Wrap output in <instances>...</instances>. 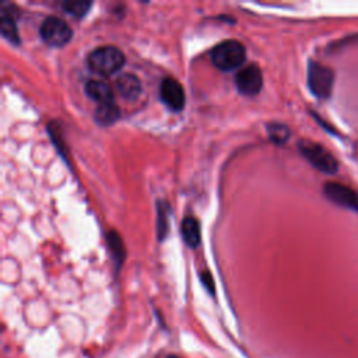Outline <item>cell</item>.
Segmentation results:
<instances>
[{
	"label": "cell",
	"instance_id": "2e32d148",
	"mask_svg": "<svg viewBox=\"0 0 358 358\" xmlns=\"http://www.w3.org/2000/svg\"><path fill=\"white\" fill-rule=\"evenodd\" d=\"M267 133H269V137L277 143V145H283V143H285L289 140L290 137V129L283 125V123H269L267 125Z\"/></svg>",
	"mask_w": 358,
	"mask_h": 358
},
{
	"label": "cell",
	"instance_id": "5bb4252c",
	"mask_svg": "<svg viewBox=\"0 0 358 358\" xmlns=\"http://www.w3.org/2000/svg\"><path fill=\"white\" fill-rule=\"evenodd\" d=\"M106 241H108V246H110L111 252H112L114 261H115L117 266L119 267L121 263L125 261V255H126L123 241L121 239V237L115 231H110L108 234H106Z\"/></svg>",
	"mask_w": 358,
	"mask_h": 358
},
{
	"label": "cell",
	"instance_id": "8fae6325",
	"mask_svg": "<svg viewBox=\"0 0 358 358\" xmlns=\"http://www.w3.org/2000/svg\"><path fill=\"white\" fill-rule=\"evenodd\" d=\"M119 117H121V111L115 102L99 104L98 108L95 110V115H94L97 123L102 125V126L114 125L119 119Z\"/></svg>",
	"mask_w": 358,
	"mask_h": 358
},
{
	"label": "cell",
	"instance_id": "4fadbf2b",
	"mask_svg": "<svg viewBox=\"0 0 358 358\" xmlns=\"http://www.w3.org/2000/svg\"><path fill=\"white\" fill-rule=\"evenodd\" d=\"M182 237L191 248H198L200 243V226L193 216H188L182 222Z\"/></svg>",
	"mask_w": 358,
	"mask_h": 358
},
{
	"label": "cell",
	"instance_id": "277c9868",
	"mask_svg": "<svg viewBox=\"0 0 358 358\" xmlns=\"http://www.w3.org/2000/svg\"><path fill=\"white\" fill-rule=\"evenodd\" d=\"M333 84H335L333 70L318 62L311 60L308 64V86L311 93L320 99H326L332 94Z\"/></svg>",
	"mask_w": 358,
	"mask_h": 358
},
{
	"label": "cell",
	"instance_id": "8992f818",
	"mask_svg": "<svg viewBox=\"0 0 358 358\" xmlns=\"http://www.w3.org/2000/svg\"><path fill=\"white\" fill-rule=\"evenodd\" d=\"M237 88L243 95H256L263 86L262 70L256 64H249L241 69L235 77Z\"/></svg>",
	"mask_w": 358,
	"mask_h": 358
},
{
	"label": "cell",
	"instance_id": "7c38bea8",
	"mask_svg": "<svg viewBox=\"0 0 358 358\" xmlns=\"http://www.w3.org/2000/svg\"><path fill=\"white\" fill-rule=\"evenodd\" d=\"M0 29H2L3 37L13 43V44H20V37H19V29L16 24L14 14L12 10H8L6 8L2 9V17H0Z\"/></svg>",
	"mask_w": 358,
	"mask_h": 358
},
{
	"label": "cell",
	"instance_id": "3957f363",
	"mask_svg": "<svg viewBox=\"0 0 358 358\" xmlns=\"http://www.w3.org/2000/svg\"><path fill=\"white\" fill-rule=\"evenodd\" d=\"M298 149L304 158L313 165L316 169L325 172V174H336L339 169L337 160L318 143H313L311 140H301L298 143Z\"/></svg>",
	"mask_w": 358,
	"mask_h": 358
},
{
	"label": "cell",
	"instance_id": "9c48e42d",
	"mask_svg": "<svg viewBox=\"0 0 358 358\" xmlns=\"http://www.w3.org/2000/svg\"><path fill=\"white\" fill-rule=\"evenodd\" d=\"M86 93L90 98L99 104L114 102V93L108 83L102 80H90L86 84Z\"/></svg>",
	"mask_w": 358,
	"mask_h": 358
},
{
	"label": "cell",
	"instance_id": "7a4b0ae2",
	"mask_svg": "<svg viewBox=\"0 0 358 358\" xmlns=\"http://www.w3.org/2000/svg\"><path fill=\"white\" fill-rule=\"evenodd\" d=\"M246 58L245 47L234 40H227L220 43L211 51V62L220 70H234L239 67Z\"/></svg>",
	"mask_w": 358,
	"mask_h": 358
},
{
	"label": "cell",
	"instance_id": "ba28073f",
	"mask_svg": "<svg viewBox=\"0 0 358 358\" xmlns=\"http://www.w3.org/2000/svg\"><path fill=\"white\" fill-rule=\"evenodd\" d=\"M160 97L163 102L172 111H182L185 106V91L176 80L167 77L160 86Z\"/></svg>",
	"mask_w": 358,
	"mask_h": 358
},
{
	"label": "cell",
	"instance_id": "e0dca14e",
	"mask_svg": "<svg viewBox=\"0 0 358 358\" xmlns=\"http://www.w3.org/2000/svg\"><path fill=\"white\" fill-rule=\"evenodd\" d=\"M168 208L169 206L160 200L157 203V210H158V220H157V231H158V238L164 239L167 231H168Z\"/></svg>",
	"mask_w": 358,
	"mask_h": 358
},
{
	"label": "cell",
	"instance_id": "5b68a950",
	"mask_svg": "<svg viewBox=\"0 0 358 358\" xmlns=\"http://www.w3.org/2000/svg\"><path fill=\"white\" fill-rule=\"evenodd\" d=\"M41 38L51 47H63L71 40V28L58 17H48L40 28Z\"/></svg>",
	"mask_w": 358,
	"mask_h": 358
},
{
	"label": "cell",
	"instance_id": "52a82bcc",
	"mask_svg": "<svg viewBox=\"0 0 358 358\" xmlns=\"http://www.w3.org/2000/svg\"><path fill=\"white\" fill-rule=\"evenodd\" d=\"M324 192L335 204L358 213V192L354 189L337 182H328L324 187Z\"/></svg>",
	"mask_w": 358,
	"mask_h": 358
},
{
	"label": "cell",
	"instance_id": "ac0fdd59",
	"mask_svg": "<svg viewBox=\"0 0 358 358\" xmlns=\"http://www.w3.org/2000/svg\"><path fill=\"white\" fill-rule=\"evenodd\" d=\"M200 277H202V283L204 284V287L208 290V293H214V283H213V277L210 276V273L208 272H203L202 274H200Z\"/></svg>",
	"mask_w": 358,
	"mask_h": 358
},
{
	"label": "cell",
	"instance_id": "9a60e30c",
	"mask_svg": "<svg viewBox=\"0 0 358 358\" xmlns=\"http://www.w3.org/2000/svg\"><path fill=\"white\" fill-rule=\"evenodd\" d=\"M91 5H93L91 2H86V0H75V2H64L62 8L67 14L79 19L87 14Z\"/></svg>",
	"mask_w": 358,
	"mask_h": 358
},
{
	"label": "cell",
	"instance_id": "d6986e66",
	"mask_svg": "<svg viewBox=\"0 0 358 358\" xmlns=\"http://www.w3.org/2000/svg\"><path fill=\"white\" fill-rule=\"evenodd\" d=\"M167 358H181V357H178V355H168Z\"/></svg>",
	"mask_w": 358,
	"mask_h": 358
},
{
	"label": "cell",
	"instance_id": "6da1fadb",
	"mask_svg": "<svg viewBox=\"0 0 358 358\" xmlns=\"http://www.w3.org/2000/svg\"><path fill=\"white\" fill-rule=\"evenodd\" d=\"M88 66L101 76H111L125 64L123 52L112 45L99 47L88 55Z\"/></svg>",
	"mask_w": 358,
	"mask_h": 358
},
{
	"label": "cell",
	"instance_id": "30bf717a",
	"mask_svg": "<svg viewBox=\"0 0 358 358\" xmlns=\"http://www.w3.org/2000/svg\"><path fill=\"white\" fill-rule=\"evenodd\" d=\"M117 90L126 99H136L141 93V83L134 75L125 73L117 79Z\"/></svg>",
	"mask_w": 358,
	"mask_h": 358
}]
</instances>
